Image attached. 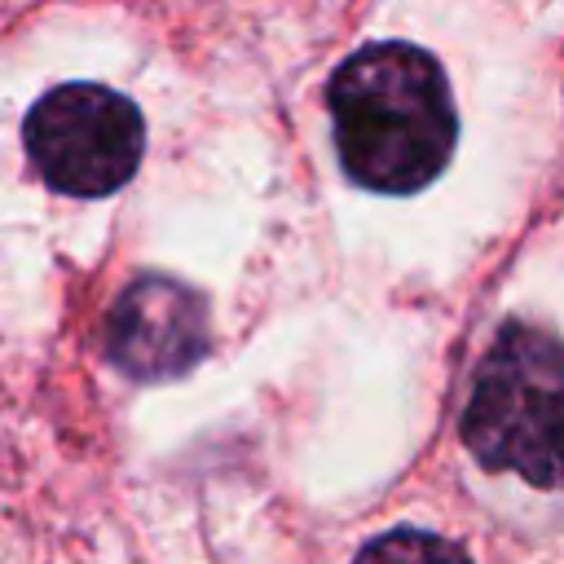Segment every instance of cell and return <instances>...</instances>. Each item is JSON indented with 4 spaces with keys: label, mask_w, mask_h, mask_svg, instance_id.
<instances>
[{
    "label": "cell",
    "mask_w": 564,
    "mask_h": 564,
    "mask_svg": "<svg viewBox=\"0 0 564 564\" xmlns=\"http://www.w3.org/2000/svg\"><path fill=\"white\" fill-rule=\"evenodd\" d=\"M106 352L132 379H176L207 352V304L176 278H137L106 317Z\"/></svg>",
    "instance_id": "4"
},
{
    "label": "cell",
    "mask_w": 564,
    "mask_h": 564,
    "mask_svg": "<svg viewBox=\"0 0 564 564\" xmlns=\"http://www.w3.org/2000/svg\"><path fill=\"white\" fill-rule=\"evenodd\" d=\"M344 172L379 194L423 189L454 150V101L432 53L388 40L357 48L330 79Z\"/></svg>",
    "instance_id": "1"
},
{
    "label": "cell",
    "mask_w": 564,
    "mask_h": 564,
    "mask_svg": "<svg viewBox=\"0 0 564 564\" xmlns=\"http://www.w3.org/2000/svg\"><path fill=\"white\" fill-rule=\"evenodd\" d=\"M357 564H467V555L436 538V533H419V529H397V533H383L375 538Z\"/></svg>",
    "instance_id": "5"
},
{
    "label": "cell",
    "mask_w": 564,
    "mask_h": 564,
    "mask_svg": "<svg viewBox=\"0 0 564 564\" xmlns=\"http://www.w3.org/2000/svg\"><path fill=\"white\" fill-rule=\"evenodd\" d=\"M26 154L35 172L75 198H97L119 189L145 145L141 115L128 97L101 84H62L26 115Z\"/></svg>",
    "instance_id": "3"
},
{
    "label": "cell",
    "mask_w": 564,
    "mask_h": 564,
    "mask_svg": "<svg viewBox=\"0 0 564 564\" xmlns=\"http://www.w3.org/2000/svg\"><path fill=\"white\" fill-rule=\"evenodd\" d=\"M463 436L485 467L529 485H564V344L538 326L511 322L476 366L463 410Z\"/></svg>",
    "instance_id": "2"
}]
</instances>
